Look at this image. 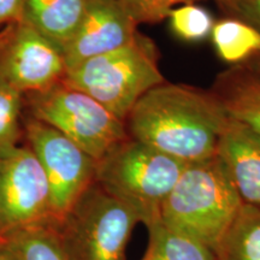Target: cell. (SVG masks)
<instances>
[{"label":"cell","mask_w":260,"mask_h":260,"mask_svg":"<svg viewBox=\"0 0 260 260\" xmlns=\"http://www.w3.org/2000/svg\"><path fill=\"white\" fill-rule=\"evenodd\" d=\"M136 23H157L168 18L176 5L194 3L195 0H118ZM218 2V0H216Z\"/></svg>","instance_id":"obj_20"},{"label":"cell","mask_w":260,"mask_h":260,"mask_svg":"<svg viewBox=\"0 0 260 260\" xmlns=\"http://www.w3.org/2000/svg\"><path fill=\"white\" fill-rule=\"evenodd\" d=\"M139 213L95 181L63 218L54 223L68 260H125Z\"/></svg>","instance_id":"obj_5"},{"label":"cell","mask_w":260,"mask_h":260,"mask_svg":"<svg viewBox=\"0 0 260 260\" xmlns=\"http://www.w3.org/2000/svg\"><path fill=\"white\" fill-rule=\"evenodd\" d=\"M229 17H234L260 31V0H218L217 2Z\"/></svg>","instance_id":"obj_21"},{"label":"cell","mask_w":260,"mask_h":260,"mask_svg":"<svg viewBox=\"0 0 260 260\" xmlns=\"http://www.w3.org/2000/svg\"><path fill=\"white\" fill-rule=\"evenodd\" d=\"M24 104L28 116L53 126L95 160L129 138L125 122L65 81L44 92L25 94Z\"/></svg>","instance_id":"obj_6"},{"label":"cell","mask_w":260,"mask_h":260,"mask_svg":"<svg viewBox=\"0 0 260 260\" xmlns=\"http://www.w3.org/2000/svg\"><path fill=\"white\" fill-rule=\"evenodd\" d=\"M230 119L260 135V70L252 64L230 67L210 90Z\"/></svg>","instance_id":"obj_12"},{"label":"cell","mask_w":260,"mask_h":260,"mask_svg":"<svg viewBox=\"0 0 260 260\" xmlns=\"http://www.w3.org/2000/svg\"><path fill=\"white\" fill-rule=\"evenodd\" d=\"M217 157L242 203L260 209V135L242 123L229 119Z\"/></svg>","instance_id":"obj_11"},{"label":"cell","mask_w":260,"mask_h":260,"mask_svg":"<svg viewBox=\"0 0 260 260\" xmlns=\"http://www.w3.org/2000/svg\"><path fill=\"white\" fill-rule=\"evenodd\" d=\"M25 95L0 79V157L19 147L23 135Z\"/></svg>","instance_id":"obj_18"},{"label":"cell","mask_w":260,"mask_h":260,"mask_svg":"<svg viewBox=\"0 0 260 260\" xmlns=\"http://www.w3.org/2000/svg\"><path fill=\"white\" fill-rule=\"evenodd\" d=\"M229 119L211 92L165 82L136 103L125 126L130 138L189 165L216 157Z\"/></svg>","instance_id":"obj_1"},{"label":"cell","mask_w":260,"mask_h":260,"mask_svg":"<svg viewBox=\"0 0 260 260\" xmlns=\"http://www.w3.org/2000/svg\"><path fill=\"white\" fill-rule=\"evenodd\" d=\"M3 239L6 240L18 260H68L53 222L23 228Z\"/></svg>","instance_id":"obj_17"},{"label":"cell","mask_w":260,"mask_h":260,"mask_svg":"<svg viewBox=\"0 0 260 260\" xmlns=\"http://www.w3.org/2000/svg\"><path fill=\"white\" fill-rule=\"evenodd\" d=\"M23 135L46 175L56 223L94 182L96 160L53 126L30 116L23 118Z\"/></svg>","instance_id":"obj_7"},{"label":"cell","mask_w":260,"mask_h":260,"mask_svg":"<svg viewBox=\"0 0 260 260\" xmlns=\"http://www.w3.org/2000/svg\"><path fill=\"white\" fill-rule=\"evenodd\" d=\"M242 206L241 198L216 155L186 165L162 204L160 220L214 252Z\"/></svg>","instance_id":"obj_2"},{"label":"cell","mask_w":260,"mask_h":260,"mask_svg":"<svg viewBox=\"0 0 260 260\" xmlns=\"http://www.w3.org/2000/svg\"><path fill=\"white\" fill-rule=\"evenodd\" d=\"M184 168L183 162L129 136L96 160L94 181L132 206L148 226L160 219L162 204Z\"/></svg>","instance_id":"obj_4"},{"label":"cell","mask_w":260,"mask_h":260,"mask_svg":"<svg viewBox=\"0 0 260 260\" xmlns=\"http://www.w3.org/2000/svg\"><path fill=\"white\" fill-rule=\"evenodd\" d=\"M65 74L63 51L23 19L0 31V79L24 95L51 88Z\"/></svg>","instance_id":"obj_8"},{"label":"cell","mask_w":260,"mask_h":260,"mask_svg":"<svg viewBox=\"0 0 260 260\" xmlns=\"http://www.w3.org/2000/svg\"><path fill=\"white\" fill-rule=\"evenodd\" d=\"M138 25L118 0H87L82 18L63 50L67 73L125 46L139 32Z\"/></svg>","instance_id":"obj_10"},{"label":"cell","mask_w":260,"mask_h":260,"mask_svg":"<svg viewBox=\"0 0 260 260\" xmlns=\"http://www.w3.org/2000/svg\"><path fill=\"white\" fill-rule=\"evenodd\" d=\"M0 260H18L5 239L0 237Z\"/></svg>","instance_id":"obj_23"},{"label":"cell","mask_w":260,"mask_h":260,"mask_svg":"<svg viewBox=\"0 0 260 260\" xmlns=\"http://www.w3.org/2000/svg\"><path fill=\"white\" fill-rule=\"evenodd\" d=\"M25 0H0V24L22 19Z\"/></svg>","instance_id":"obj_22"},{"label":"cell","mask_w":260,"mask_h":260,"mask_svg":"<svg viewBox=\"0 0 260 260\" xmlns=\"http://www.w3.org/2000/svg\"><path fill=\"white\" fill-rule=\"evenodd\" d=\"M211 39L217 56L232 67L260 58V31L241 19L226 17L216 22Z\"/></svg>","instance_id":"obj_14"},{"label":"cell","mask_w":260,"mask_h":260,"mask_svg":"<svg viewBox=\"0 0 260 260\" xmlns=\"http://www.w3.org/2000/svg\"><path fill=\"white\" fill-rule=\"evenodd\" d=\"M87 0H25L22 19L61 51L82 18Z\"/></svg>","instance_id":"obj_13"},{"label":"cell","mask_w":260,"mask_h":260,"mask_svg":"<svg viewBox=\"0 0 260 260\" xmlns=\"http://www.w3.org/2000/svg\"><path fill=\"white\" fill-rule=\"evenodd\" d=\"M53 222L51 191L40 161L27 145L0 157V237Z\"/></svg>","instance_id":"obj_9"},{"label":"cell","mask_w":260,"mask_h":260,"mask_svg":"<svg viewBox=\"0 0 260 260\" xmlns=\"http://www.w3.org/2000/svg\"><path fill=\"white\" fill-rule=\"evenodd\" d=\"M158 60L157 45L139 31L125 46L68 71L63 81L88 94L125 122L146 93L165 83Z\"/></svg>","instance_id":"obj_3"},{"label":"cell","mask_w":260,"mask_h":260,"mask_svg":"<svg viewBox=\"0 0 260 260\" xmlns=\"http://www.w3.org/2000/svg\"><path fill=\"white\" fill-rule=\"evenodd\" d=\"M247 64H252L253 67L256 68V69H258V70H260V58H258V59L251 61V63H247Z\"/></svg>","instance_id":"obj_24"},{"label":"cell","mask_w":260,"mask_h":260,"mask_svg":"<svg viewBox=\"0 0 260 260\" xmlns=\"http://www.w3.org/2000/svg\"><path fill=\"white\" fill-rule=\"evenodd\" d=\"M214 253L217 260H260V209L243 204Z\"/></svg>","instance_id":"obj_16"},{"label":"cell","mask_w":260,"mask_h":260,"mask_svg":"<svg viewBox=\"0 0 260 260\" xmlns=\"http://www.w3.org/2000/svg\"><path fill=\"white\" fill-rule=\"evenodd\" d=\"M169 25L175 37L186 42H200L212 34L214 21L212 15L203 6L187 3L172 9L168 15Z\"/></svg>","instance_id":"obj_19"},{"label":"cell","mask_w":260,"mask_h":260,"mask_svg":"<svg viewBox=\"0 0 260 260\" xmlns=\"http://www.w3.org/2000/svg\"><path fill=\"white\" fill-rule=\"evenodd\" d=\"M146 228L149 241L142 260H217L216 253L210 247L169 228L160 219Z\"/></svg>","instance_id":"obj_15"}]
</instances>
